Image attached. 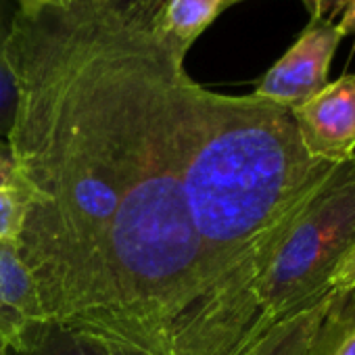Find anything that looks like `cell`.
Instances as JSON below:
<instances>
[{
	"label": "cell",
	"mask_w": 355,
	"mask_h": 355,
	"mask_svg": "<svg viewBox=\"0 0 355 355\" xmlns=\"http://www.w3.org/2000/svg\"><path fill=\"white\" fill-rule=\"evenodd\" d=\"M336 291L315 301L313 305L293 313L291 318L274 324L243 355H309L313 336L322 326Z\"/></svg>",
	"instance_id": "cell-7"
},
{
	"label": "cell",
	"mask_w": 355,
	"mask_h": 355,
	"mask_svg": "<svg viewBox=\"0 0 355 355\" xmlns=\"http://www.w3.org/2000/svg\"><path fill=\"white\" fill-rule=\"evenodd\" d=\"M340 40L334 21L311 17L293 46L259 80L253 94L286 109L303 105L328 84L330 63Z\"/></svg>",
	"instance_id": "cell-4"
},
{
	"label": "cell",
	"mask_w": 355,
	"mask_h": 355,
	"mask_svg": "<svg viewBox=\"0 0 355 355\" xmlns=\"http://www.w3.org/2000/svg\"><path fill=\"white\" fill-rule=\"evenodd\" d=\"M65 3H67V0H17V7H28V9H34V7H61Z\"/></svg>",
	"instance_id": "cell-16"
},
{
	"label": "cell",
	"mask_w": 355,
	"mask_h": 355,
	"mask_svg": "<svg viewBox=\"0 0 355 355\" xmlns=\"http://www.w3.org/2000/svg\"><path fill=\"white\" fill-rule=\"evenodd\" d=\"M336 30L340 32V36H353L355 34V0H347L338 21H336Z\"/></svg>",
	"instance_id": "cell-15"
},
{
	"label": "cell",
	"mask_w": 355,
	"mask_h": 355,
	"mask_svg": "<svg viewBox=\"0 0 355 355\" xmlns=\"http://www.w3.org/2000/svg\"><path fill=\"white\" fill-rule=\"evenodd\" d=\"M113 355H144V353H138V351H130V349H113Z\"/></svg>",
	"instance_id": "cell-17"
},
{
	"label": "cell",
	"mask_w": 355,
	"mask_h": 355,
	"mask_svg": "<svg viewBox=\"0 0 355 355\" xmlns=\"http://www.w3.org/2000/svg\"><path fill=\"white\" fill-rule=\"evenodd\" d=\"M28 214V193L21 184L0 189V241H17Z\"/></svg>",
	"instance_id": "cell-12"
},
{
	"label": "cell",
	"mask_w": 355,
	"mask_h": 355,
	"mask_svg": "<svg viewBox=\"0 0 355 355\" xmlns=\"http://www.w3.org/2000/svg\"><path fill=\"white\" fill-rule=\"evenodd\" d=\"M236 3H241V0H230V5H236Z\"/></svg>",
	"instance_id": "cell-19"
},
{
	"label": "cell",
	"mask_w": 355,
	"mask_h": 355,
	"mask_svg": "<svg viewBox=\"0 0 355 355\" xmlns=\"http://www.w3.org/2000/svg\"><path fill=\"white\" fill-rule=\"evenodd\" d=\"M345 3L347 0H303V5L307 7L311 17H320L328 21H334V17L340 15Z\"/></svg>",
	"instance_id": "cell-14"
},
{
	"label": "cell",
	"mask_w": 355,
	"mask_h": 355,
	"mask_svg": "<svg viewBox=\"0 0 355 355\" xmlns=\"http://www.w3.org/2000/svg\"><path fill=\"white\" fill-rule=\"evenodd\" d=\"M13 13L15 11H9L7 0H0V138L3 140L9 138L17 111V84L5 57V44L11 30Z\"/></svg>",
	"instance_id": "cell-11"
},
{
	"label": "cell",
	"mask_w": 355,
	"mask_h": 355,
	"mask_svg": "<svg viewBox=\"0 0 355 355\" xmlns=\"http://www.w3.org/2000/svg\"><path fill=\"white\" fill-rule=\"evenodd\" d=\"M338 286L355 288V155L303 201L266 255L247 293L241 355Z\"/></svg>",
	"instance_id": "cell-3"
},
{
	"label": "cell",
	"mask_w": 355,
	"mask_h": 355,
	"mask_svg": "<svg viewBox=\"0 0 355 355\" xmlns=\"http://www.w3.org/2000/svg\"><path fill=\"white\" fill-rule=\"evenodd\" d=\"M19 182V173L15 167V159L11 153V146L7 140L0 138V189L5 187H17Z\"/></svg>",
	"instance_id": "cell-13"
},
{
	"label": "cell",
	"mask_w": 355,
	"mask_h": 355,
	"mask_svg": "<svg viewBox=\"0 0 355 355\" xmlns=\"http://www.w3.org/2000/svg\"><path fill=\"white\" fill-rule=\"evenodd\" d=\"M291 113L313 159L343 163L355 155V73L328 82Z\"/></svg>",
	"instance_id": "cell-5"
},
{
	"label": "cell",
	"mask_w": 355,
	"mask_h": 355,
	"mask_svg": "<svg viewBox=\"0 0 355 355\" xmlns=\"http://www.w3.org/2000/svg\"><path fill=\"white\" fill-rule=\"evenodd\" d=\"M336 165L305 150L291 109L197 84L180 175L205 291L184 326Z\"/></svg>",
	"instance_id": "cell-2"
},
{
	"label": "cell",
	"mask_w": 355,
	"mask_h": 355,
	"mask_svg": "<svg viewBox=\"0 0 355 355\" xmlns=\"http://www.w3.org/2000/svg\"><path fill=\"white\" fill-rule=\"evenodd\" d=\"M51 322L36 282L19 257L17 241H0V338L19 353L38 343Z\"/></svg>",
	"instance_id": "cell-6"
},
{
	"label": "cell",
	"mask_w": 355,
	"mask_h": 355,
	"mask_svg": "<svg viewBox=\"0 0 355 355\" xmlns=\"http://www.w3.org/2000/svg\"><path fill=\"white\" fill-rule=\"evenodd\" d=\"M113 349L115 347L98 338L51 324L34 347L19 353L13 351L11 353L13 355H113Z\"/></svg>",
	"instance_id": "cell-10"
},
{
	"label": "cell",
	"mask_w": 355,
	"mask_h": 355,
	"mask_svg": "<svg viewBox=\"0 0 355 355\" xmlns=\"http://www.w3.org/2000/svg\"><path fill=\"white\" fill-rule=\"evenodd\" d=\"M309 355H355V288L340 286L336 291Z\"/></svg>",
	"instance_id": "cell-9"
},
{
	"label": "cell",
	"mask_w": 355,
	"mask_h": 355,
	"mask_svg": "<svg viewBox=\"0 0 355 355\" xmlns=\"http://www.w3.org/2000/svg\"><path fill=\"white\" fill-rule=\"evenodd\" d=\"M228 7H232L230 0H163L159 26L169 38L191 49Z\"/></svg>",
	"instance_id": "cell-8"
},
{
	"label": "cell",
	"mask_w": 355,
	"mask_h": 355,
	"mask_svg": "<svg viewBox=\"0 0 355 355\" xmlns=\"http://www.w3.org/2000/svg\"><path fill=\"white\" fill-rule=\"evenodd\" d=\"M161 3L17 7L5 44L28 193L17 251L44 315L144 355L169 353L205 291L180 175L197 82Z\"/></svg>",
	"instance_id": "cell-1"
},
{
	"label": "cell",
	"mask_w": 355,
	"mask_h": 355,
	"mask_svg": "<svg viewBox=\"0 0 355 355\" xmlns=\"http://www.w3.org/2000/svg\"><path fill=\"white\" fill-rule=\"evenodd\" d=\"M0 355H9V347L3 338H0Z\"/></svg>",
	"instance_id": "cell-18"
}]
</instances>
